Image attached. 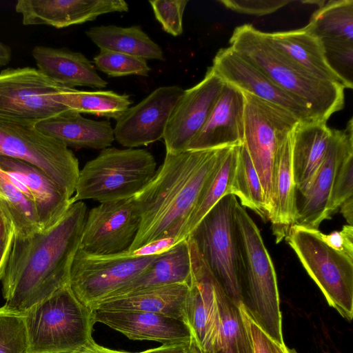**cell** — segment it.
I'll return each instance as SVG.
<instances>
[{"label": "cell", "instance_id": "6da1fadb", "mask_svg": "<svg viewBox=\"0 0 353 353\" xmlns=\"http://www.w3.org/2000/svg\"><path fill=\"white\" fill-rule=\"evenodd\" d=\"M86 216L85 203L77 201L50 228L26 236H14L1 279L4 310L23 315L68 285Z\"/></svg>", "mask_w": 353, "mask_h": 353}, {"label": "cell", "instance_id": "7a4b0ae2", "mask_svg": "<svg viewBox=\"0 0 353 353\" xmlns=\"http://www.w3.org/2000/svg\"><path fill=\"white\" fill-rule=\"evenodd\" d=\"M231 147L166 152L151 180L133 196L141 223L126 251L165 238L179 243L205 186Z\"/></svg>", "mask_w": 353, "mask_h": 353}, {"label": "cell", "instance_id": "3957f363", "mask_svg": "<svg viewBox=\"0 0 353 353\" xmlns=\"http://www.w3.org/2000/svg\"><path fill=\"white\" fill-rule=\"evenodd\" d=\"M230 46L278 86L303 102L316 120L327 122L344 107L345 88L319 79L276 50L263 32L250 24L235 28Z\"/></svg>", "mask_w": 353, "mask_h": 353}, {"label": "cell", "instance_id": "277c9868", "mask_svg": "<svg viewBox=\"0 0 353 353\" xmlns=\"http://www.w3.org/2000/svg\"><path fill=\"white\" fill-rule=\"evenodd\" d=\"M235 221L241 263V303L273 339L284 343L276 271L260 231L238 201Z\"/></svg>", "mask_w": 353, "mask_h": 353}, {"label": "cell", "instance_id": "5b68a950", "mask_svg": "<svg viewBox=\"0 0 353 353\" xmlns=\"http://www.w3.org/2000/svg\"><path fill=\"white\" fill-rule=\"evenodd\" d=\"M23 316L29 353L78 352L95 342L93 310L74 296L69 285Z\"/></svg>", "mask_w": 353, "mask_h": 353}, {"label": "cell", "instance_id": "8992f818", "mask_svg": "<svg viewBox=\"0 0 353 353\" xmlns=\"http://www.w3.org/2000/svg\"><path fill=\"white\" fill-rule=\"evenodd\" d=\"M154 156L144 149L108 147L80 170L72 203L92 199L101 203L135 196L156 172Z\"/></svg>", "mask_w": 353, "mask_h": 353}, {"label": "cell", "instance_id": "52a82bcc", "mask_svg": "<svg viewBox=\"0 0 353 353\" xmlns=\"http://www.w3.org/2000/svg\"><path fill=\"white\" fill-rule=\"evenodd\" d=\"M238 201L223 196L203 218L191 236L212 274L236 303L242 302L241 263L235 221Z\"/></svg>", "mask_w": 353, "mask_h": 353}, {"label": "cell", "instance_id": "ba28073f", "mask_svg": "<svg viewBox=\"0 0 353 353\" xmlns=\"http://www.w3.org/2000/svg\"><path fill=\"white\" fill-rule=\"evenodd\" d=\"M327 303L346 320L353 318V261L313 232L293 225L285 238Z\"/></svg>", "mask_w": 353, "mask_h": 353}, {"label": "cell", "instance_id": "9c48e42d", "mask_svg": "<svg viewBox=\"0 0 353 353\" xmlns=\"http://www.w3.org/2000/svg\"><path fill=\"white\" fill-rule=\"evenodd\" d=\"M75 88L64 87L39 69L8 68L0 72V121L35 125L70 110L59 94Z\"/></svg>", "mask_w": 353, "mask_h": 353}, {"label": "cell", "instance_id": "30bf717a", "mask_svg": "<svg viewBox=\"0 0 353 353\" xmlns=\"http://www.w3.org/2000/svg\"><path fill=\"white\" fill-rule=\"evenodd\" d=\"M243 92L245 99L243 144L259 177L269 219L272 208L274 165L278 141L292 132L300 121L283 108Z\"/></svg>", "mask_w": 353, "mask_h": 353}, {"label": "cell", "instance_id": "8fae6325", "mask_svg": "<svg viewBox=\"0 0 353 353\" xmlns=\"http://www.w3.org/2000/svg\"><path fill=\"white\" fill-rule=\"evenodd\" d=\"M0 156L37 166L73 196L80 171L77 158L63 143L34 125L0 121Z\"/></svg>", "mask_w": 353, "mask_h": 353}, {"label": "cell", "instance_id": "7c38bea8", "mask_svg": "<svg viewBox=\"0 0 353 353\" xmlns=\"http://www.w3.org/2000/svg\"><path fill=\"white\" fill-rule=\"evenodd\" d=\"M157 256L136 257L128 251L94 255L79 248L70 268L68 285L74 296L92 310L137 278Z\"/></svg>", "mask_w": 353, "mask_h": 353}, {"label": "cell", "instance_id": "4fadbf2b", "mask_svg": "<svg viewBox=\"0 0 353 353\" xmlns=\"http://www.w3.org/2000/svg\"><path fill=\"white\" fill-rule=\"evenodd\" d=\"M191 279L185 305V323L200 353H216L220 340L221 316L216 299V280L200 254L194 239L187 238Z\"/></svg>", "mask_w": 353, "mask_h": 353}, {"label": "cell", "instance_id": "5bb4252c", "mask_svg": "<svg viewBox=\"0 0 353 353\" xmlns=\"http://www.w3.org/2000/svg\"><path fill=\"white\" fill-rule=\"evenodd\" d=\"M141 216L133 197L101 203L86 216L79 249L94 255L123 252L132 245Z\"/></svg>", "mask_w": 353, "mask_h": 353}, {"label": "cell", "instance_id": "9a60e30c", "mask_svg": "<svg viewBox=\"0 0 353 353\" xmlns=\"http://www.w3.org/2000/svg\"><path fill=\"white\" fill-rule=\"evenodd\" d=\"M183 92L179 85L153 90L116 120L114 139L124 147L134 148L163 138L171 114Z\"/></svg>", "mask_w": 353, "mask_h": 353}, {"label": "cell", "instance_id": "2e32d148", "mask_svg": "<svg viewBox=\"0 0 353 353\" xmlns=\"http://www.w3.org/2000/svg\"><path fill=\"white\" fill-rule=\"evenodd\" d=\"M225 83L211 66L200 82L184 90L171 114L163 138L166 152L186 150L207 121Z\"/></svg>", "mask_w": 353, "mask_h": 353}, {"label": "cell", "instance_id": "e0dca14e", "mask_svg": "<svg viewBox=\"0 0 353 353\" xmlns=\"http://www.w3.org/2000/svg\"><path fill=\"white\" fill-rule=\"evenodd\" d=\"M212 67L225 82L283 108L301 123L317 121L303 102L278 86L230 46L219 49Z\"/></svg>", "mask_w": 353, "mask_h": 353}, {"label": "cell", "instance_id": "ac0fdd59", "mask_svg": "<svg viewBox=\"0 0 353 353\" xmlns=\"http://www.w3.org/2000/svg\"><path fill=\"white\" fill-rule=\"evenodd\" d=\"M351 150H353L352 117L345 129H332L323 163L307 189L296 196L294 225L319 230L321 223L327 220V208L337 166Z\"/></svg>", "mask_w": 353, "mask_h": 353}, {"label": "cell", "instance_id": "d6986e66", "mask_svg": "<svg viewBox=\"0 0 353 353\" xmlns=\"http://www.w3.org/2000/svg\"><path fill=\"white\" fill-rule=\"evenodd\" d=\"M245 101L243 92L225 82L207 121L186 150L241 145L244 139Z\"/></svg>", "mask_w": 353, "mask_h": 353}, {"label": "cell", "instance_id": "ffe728a7", "mask_svg": "<svg viewBox=\"0 0 353 353\" xmlns=\"http://www.w3.org/2000/svg\"><path fill=\"white\" fill-rule=\"evenodd\" d=\"M95 323L105 324L134 341L163 344L190 343L192 334L181 319L160 314L128 310H93Z\"/></svg>", "mask_w": 353, "mask_h": 353}, {"label": "cell", "instance_id": "44dd1931", "mask_svg": "<svg viewBox=\"0 0 353 353\" xmlns=\"http://www.w3.org/2000/svg\"><path fill=\"white\" fill-rule=\"evenodd\" d=\"M0 167L28 188L41 230L57 223L72 203L65 190L37 166L18 159L0 156Z\"/></svg>", "mask_w": 353, "mask_h": 353}, {"label": "cell", "instance_id": "7402d4cb", "mask_svg": "<svg viewBox=\"0 0 353 353\" xmlns=\"http://www.w3.org/2000/svg\"><path fill=\"white\" fill-rule=\"evenodd\" d=\"M37 69L57 83L70 88L87 86L104 88L108 83L82 53L67 48L37 46L32 50Z\"/></svg>", "mask_w": 353, "mask_h": 353}, {"label": "cell", "instance_id": "603a6c76", "mask_svg": "<svg viewBox=\"0 0 353 353\" xmlns=\"http://www.w3.org/2000/svg\"><path fill=\"white\" fill-rule=\"evenodd\" d=\"M292 132L279 139L274 158L272 208L268 220L272 223L276 243L286 237L296 216V193L292 162Z\"/></svg>", "mask_w": 353, "mask_h": 353}, {"label": "cell", "instance_id": "cb8c5ba5", "mask_svg": "<svg viewBox=\"0 0 353 353\" xmlns=\"http://www.w3.org/2000/svg\"><path fill=\"white\" fill-rule=\"evenodd\" d=\"M43 134L68 147L103 150L114 139V128L109 121H95L70 110L35 124Z\"/></svg>", "mask_w": 353, "mask_h": 353}, {"label": "cell", "instance_id": "d4e9b609", "mask_svg": "<svg viewBox=\"0 0 353 353\" xmlns=\"http://www.w3.org/2000/svg\"><path fill=\"white\" fill-rule=\"evenodd\" d=\"M268 41L279 52L313 77L345 85L327 62L321 41L305 27L289 31L265 32Z\"/></svg>", "mask_w": 353, "mask_h": 353}, {"label": "cell", "instance_id": "484cf974", "mask_svg": "<svg viewBox=\"0 0 353 353\" xmlns=\"http://www.w3.org/2000/svg\"><path fill=\"white\" fill-rule=\"evenodd\" d=\"M326 122L298 123L292 132V162L296 193L309 186L323 163L332 135Z\"/></svg>", "mask_w": 353, "mask_h": 353}, {"label": "cell", "instance_id": "4316f807", "mask_svg": "<svg viewBox=\"0 0 353 353\" xmlns=\"http://www.w3.org/2000/svg\"><path fill=\"white\" fill-rule=\"evenodd\" d=\"M190 279V248L188 239H185L168 251L158 255L151 265L137 278L103 301L117 299L163 285L172 284L189 285Z\"/></svg>", "mask_w": 353, "mask_h": 353}, {"label": "cell", "instance_id": "83f0119b", "mask_svg": "<svg viewBox=\"0 0 353 353\" xmlns=\"http://www.w3.org/2000/svg\"><path fill=\"white\" fill-rule=\"evenodd\" d=\"M188 290L189 285L186 284L163 285L101 301L92 310L151 312L181 319L185 323Z\"/></svg>", "mask_w": 353, "mask_h": 353}, {"label": "cell", "instance_id": "f1b7e54d", "mask_svg": "<svg viewBox=\"0 0 353 353\" xmlns=\"http://www.w3.org/2000/svg\"><path fill=\"white\" fill-rule=\"evenodd\" d=\"M85 33L100 50L126 54L145 60H165L161 48L139 26L102 25L90 28Z\"/></svg>", "mask_w": 353, "mask_h": 353}, {"label": "cell", "instance_id": "f546056e", "mask_svg": "<svg viewBox=\"0 0 353 353\" xmlns=\"http://www.w3.org/2000/svg\"><path fill=\"white\" fill-rule=\"evenodd\" d=\"M239 145L231 147L205 186L199 201L178 237L187 239L209 211L225 195L230 194Z\"/></svg>", "mask_w": 353, "mask_h": 353}, {"label": "cell", "instance_id": "4dcf8cb0", "mask_svg": "<svg viewBox=\"0 0 353 353\" xmlns=\"http://www.w3.org/2000/svg\"><path fill=\"white\" fill-rule=\"evenodd\" d=\"M305 28L321 41L353 42V1H325Z\"/></svg>", "mask_w": 353, "mask_h": 353}, {"label": "cell", "instance_id": "1f68e13d", "mask_svg": "<svg viewBox=\"0 0 353 353\" xmlns=\"http://www.w3.org/2000/svg\"><path fill=\"white\" fill-rule=\"evenodd\" d=\"M59 102L79 113L118 119L132 103L128 94L112 90L83 91L74 89L59 94Z\"/></svg>", "mask_w": 353, "mask_h": 353}, {"label": "cell", "instance_id": "d6a6232c", "mask_svg": "<svg viewBox=\"0 0 353 353\" xmlns=\"http://www.w3.org/2000/svg\"><path fill=\"white\" fill-rule=\"evenodd\" d=\"M216 294L221 321L219 345L216 353H254L239 304L224 292L217 281Z\"/></svg>", "mask_w": 353, "mask_h": 353}, {"label": "cell", "instance_id": "836d02e7", "mask_svg": "<svg viewBox=\"0 0 353 353\" xmlns=\"http://www.w3.org/2000/svg\"><path fill=\"white\" fill-rule=\"evenodd\" d=\"M0 204L10 216L14 235L26 236L41 230L34 203L0 167Z\"/></svg>", "mask_w": 353, "mask_h": 353}, {"label": "cell", "instance_id": "e575fe53", "mask_svg": "<svg viewBox=\"0 0 353 353\" xmlns=\"http://www.w3.org/2000/svg\"><path fill=\"white\" fill-rule=\"evenodd\" d=\"M230 194L239 198L241 205L251 209L262 219L268 220L263 188L243 144L239 147Z\"/></svg>", "mask_w": 353, "mask_h": 353}, {"label": "cell", "instance_id": "d590c367", "mask_svg": "<svg viewBox=\"0 0 353 353\" xmlns=\"http://www.w3.org/2000/svg\"><path fill=\"white\" fill-rule=\"evenodd\" d=\"M93 63L97 70L112 77H148L151 70L144 59L106 50H100L93 58Z\"/></svg>", "mask_w": 353, "mask_h": 353}, {"label": "cell", "instance_id": "8d00e7d4", "mask_svg": "<svg viewBox=\"0 0 353 353\" xmlns=\"http://www.w3.org/2000/svg\"><path fill=\"white\" fill-rule=\"evenodd\" d=\"M0 353H29L27 332L22 314L0 307Z\"/></svg>", "mask_w": 353, "mask_h": 353}, {"label": "cell", "instance_id": "74e56055", "mask_svg": "<svg viewBox=\"0 0 353 353\" xmlns=\"http://www.w3.org/2000/svg\"><path fill=\"white\" fill-rule=\"evenodd\" d=\"M353 196V150L348 152L337 166L330 199L326 216L330 219L339 210L341 204Z\"/></svg>", "mask_w": 353, "mask_h": 353}, {"label": "cell", "instance_id": "f35d334b", "mask_svg": "<svg viewBox=\"0 0 353 353\" xmlns=\"http://www.w3.org/2000/svg\"><path fill=\"white\" fill-rule=\"evenodd\" d=\"M330 68L343 80L345 88H353V42L321 41Z\"/></svg>", "mask_w": 353, "mask_h": 353}, {"label": "cell", "instance_id": "ab89813d", "mask_svg": "<svg viewBox=\"0 0 353 353\" xmlns=\"http://www.w3.org/2000/svg\"><path fill=\"white\" fill-rule=\"evenodd\" d=\"M188 0L150 1L156 19L167 33L177 37L183 33V16Z\"/></svg>", "mask_w": 353, "mask_h": 353}, {"label": "cell", "instance_id": "60d3db41", "mask_svg": "<svg viewBox=\"0 0 353 353\" xmlns=\"http://www.w3.org/2000/svg\"><path fill=\"white\" fill-rule=\"evenodd\" d=\"M239 309L251 340L254 353H296L285 343H280L269 336L250 316L242 303Z\"/></svg>", "mask_w": 353, "mask_h": 353}, {"label": "cell", "instance_id": "b9f144b4", "mask_svg": "<svg viewBox=\"0 0 353 353\" xmlns=\"http://www.w3.org/2000/svg\"><path fill=\"white\" fill-rule=\"evenodd\" d=\"M225 7L239 13L263 16L292 3L291 0H221Z\"/></svg>", "mask_w": 353, "mask_h": 353}, {"label": "cell", "instance_id": "7bdbcfd3", "mask_svg": "<svg viewBox=\"0 0 353 353\" xmlns=\"http://www.w3.org/2000/svg\"><path fill=\"white\" fill-rule=\"evenodd\" d=\"M314 233L327 246L353 261V226L345 225L340 231L324 234L319 230Z\"/></svg>", "mask_w": 353, "mask_h": 353}, {"label": "cell", "instance_id": "ee69618b", "mask_svg": "<svg viewBox=\"0 0 353 353\" xmlns=\"http://www.w3.org/2000/svg\"><path fill=\"white\" fill-rule=\"evenodd\" d=\"M176 243H178L175 238H165L150 242L132 252H128L136 257L157 256L168 251Z\"/></svg>", "mask_w": 353, "mask_h": 353}, {"label": "cell", "instance_id": "f6af8a7d", "mask_svg": "<svg viewBox=\"0 0 353 353\" xmlns=\"http://www.w3.org/2000/svg\"><path fill=\"white\" fill-rule=\"evenodd\" d=\"M14 232L8 236L0 238V280L1 279L9 258Z\"/></svg>", "mask_w": 353, "mask_h": 353}, {"label": "cell", "instance_id": "bcb514c9", "mask_svg": "<svg viewBox=\"0 0 353 353\" xmlns=\"http://www.w3.org/2000/svg\"><path fill=\"white\" fill-rule=\"evenodd\" d=\"M191 343L163 344L159 347L137 353H188Z\"/></svg>", "mask_w": 353, "mask_h": 353}, {"label": "cell", "instance_id": "7dc6e473", "mask_svg": "<svg viewBox=\"0 0 353 353\" xmlns=\"http://www.w3.org/2000/svg\"><path fill=\"white\" fill-rule=\"evenodd\" d=\"M14 232L12 222L0 204V238L5 237Z\"/></svg>", "mask_w": 353, "mask_h": 353}, {"label": "cell", "instance_id": "c3c4849f", "mask_svg": "<svg viewBox=\"0 0 353 353\" xmlns=\"http://www.w3.org/2000/svg\"><path fill=\"white\" fill-rule=\"evenodd\" d=\"M343 217L346 219L348 225L353 223V196L345 201L339 208Z\"/></svg>", "mask_w": 353, "mask_h": 353}, {"label": "cell", "instance_id": "681fc988", "mask_svg": "<svg viewBox=\"0 0 353 353\" xmlns=\"http://www.w3.org/2000/svg\"><path fill=\"white\" fill-rule=\"evenodd\" d=\"M81 353H137V352H129L125 351L115 350L105 347L94 342L92 345L88 347L83 349Z\"/></svg>", "mask_w": 353, "mask_h": 353}, {"label": "cell", "instance_id": "f907efd6", "mask_svg": "<svg viewBox=\"0 0 353 353\" xmlns=\"http://www.w3.org/2000/svg\"><path fill=\"white\" fill-rule=\"evenodd\" d=\"M12 59L11 48L0 41V68L9 64Z\"/></svg>", "mask_w": 353, "mask_h": 353}, {"label": "cell", "instance_id": "816d5d0a", "mask_svg": "<svg viewBox=\"0 0 353 353\" xmlns=\"http://www.w3.org/2000/svg\"><path fill=\"white\" fill-rule=\"evenodd\" d=\"M188 353H200L197 347L195 346V345L193 343V342L191 343L190 347L188 349Z\"/></svg>", "mask_w": 353, "mask_h": 353}, {"label": "cell", "instance_id": "f5cc1de1", "mask_svg": "<svg viewBox=\"0 0 353 353\" xmlns=\"http://www.w3.org/2000/svg\"><path fill=\"white\" fill-rule=\"evenodd\" d=\"M81 351L78 352H50V353H81Z\"/></svg>", "mask_w": 353, "mask_h": 353}]
</instances>
